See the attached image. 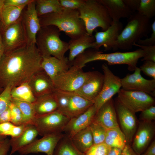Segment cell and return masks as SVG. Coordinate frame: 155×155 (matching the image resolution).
I'll return each instance as SVG.
<instances>
[{
	"instance_id": "44",
	"label": "cell",
	"mask_w": 155,
	"mask_h": 155,
	"mask_svg": "<svg viewBox=\"0 0 155 155\" xmlns=\"http://www.w3.org/2000/svg\"><path fill=\"white\" fill-rule=\"evenodd\" d=\"M152 33L150 37L144 39H140L137 43V44L143 46H155V21L151 25Z\"/></svg>"
},
{
	"instance_id": "57",
	"label": "cell",
	"mask_w": 155,
	"mask_h": 155,
	"mask_svg": "<svg viewBox=\"0 0 155 155\" xmlns=\"http://www.w3.org/2000/svg\"><path fill=\"white\" fill-rule=\"evenodd\" d=\"M4 88L0 87V94L3 91Z\"/></svg>"
},
{
	"instance_id": "50",
	"label": "cell",
	"mask_w": 155,
	"mask_h": 155,
	"mask_svg": "<svg viewBox=\"0 0 155 155\" xmlns=\"http://www.w3.org/2000/svg\"><path fill=\"white\" fill-rule=\"evenodd\" d=\"M10 112L9 107L0 114V124L10 122Z\"/></svg>"
},
{
	"instance_id": "36",
	"label": "cell",
	"mask_w": 155,
	"mask_h": 155,
	"mask_svg": "<svg viewBox=\"0 0 155 155\" xmlns=\"http://www.w3.org/2000/svg\"><path fill=\"white\" fill-rule=\"evenodd\" d=\"M89 127L92 133L94 145L104 143L107 129L93 122L90 124Z\"/></svg>"
},
{
	"instance_id": "14",
	"label": "cell",
	"mask_w": 155,
	"mask_h": 155,
	"mask_svg": "<svg viewBox=\"0 0 155 155\" xmlns=\"http://www.w3.org/2000/svg\"><path fill=\"white\" fill-rule=\"evenodd\" d=\"M141 71L139 67H137L133 73H128L121 79L122 88L143 92L154 97L155 96V79L144 78L142 76Z\"/></svg>"
},
{
	"instance_id": "11",
	"label": "cell",
	"mask_w": 155,
	"mask_h": 155,
	"mask_svg": "<svg viewBox=\"0 0 155 155\" xmlns=\"http://www.w3.org/2000/svg\"><path fill=\"white\" fill-rule=\"evenodd\" d=\"M102 68L104 83L100 94L94 101L93 105L97 111L104 103L118 94L121 87V78L112 72L107 64H102Z\"/></svg>"
},
{
	"instance_id": "2",
	"label": "cell",
	"mask_w": 155,
	"mask_h": 155,
	"mask_svg": "<svg viewBox=\"0 0 155 155\" xmlns=\"http://www.w3.org/2000/svg\"><path fill=\"white\" fill-rule=\"evenodd\" d=\"M144 53L140 48L133 51L111 53L103 52L92 48L87 49L78 55L74 60L73 65L82 69L88 63L96 61H103L108 65L125 64L130 71H134L140 59L142 58Z\"/></svg>"
},
{
	"instance_id": "17",
	"label": "cell",
	"mask_w": 155,
	"mask_h": 155,
	"mask_svg": "<svg viewBox=\"0 0 155 155\" xmlns=\"http://www.w3.org/2000/svg\"><path fill=\"white\" fill-rule=\"evenodd\" d=\"M104 81L103 74L98 71H88L85 82L74 92L83 98L93 102L100 94Z\"/></svg>"
},
{
	"instance_id": "54",
	"label": "cell",
	"mask_w": 155,
	"mask_h": 155,
	"mask_svg": "<svg viewBox=\"0 0 155 155\" xmlns=\"http://www.w3.org/2000/svg\"><path fill=\"white\" fill-rule=\"evenodd\" d=\"M4 52V49L2 42L1 35L0 26V60L3 56Z\"/></svg>"
},
{
	"instance_id": "58",
	"label": "cell",
	"mask_w": 155,
	"mask_h": 155,
	"mask_svg": "<svg viewBox=\"0 0 155 155\" xmlns=\"http://www.w3.org/2000/svg\"><path fill=\"white\" fill-rule=\"evenodd\" d=\"M9 155H11V154H9Z\"/></svg>"
},
{
	"instance_id": "45",
	"label": "cell",
	"mask_w": 155,
	"mask_h": 155,
	"mask_svg": "<svg viewBox=\"0 0 155 155\" xmlns=\"http://www.w3.org/2000/svg\"><path fill=\"white\" fill-rule=\"evenodd\" d=\"M33 0H4L3 7H20L26 6Z\"/></svg>"
},
{
	"instance_id": "30",
	"label": "cell",
	"mask_w": 155,
	"mask_h": 155,
	"mask_svg": "<svg viewBox=\"0 0 155 155\" xmlns=\"http://www.w3.org/2000/svg\"><path fill=\"white\" fill-rule=\"evenodd\" d=\"M104 143L111 147L124 148L126 144L125 137L119 126L107 129Z\"/></svg>"
},
{
	"instance_id": "20",
	"label": "cell",
	"mask_w": 155,
	"mask_h": 155,
	"mask_svg": "<svg viewBox=\"0 0 155 155\" xmlns=\"http://www.w3.org/2000/svg\"><path fill=\"white\" fill-rule=\"evenodd\" d=\"M114 100L112 98L104 103L97 111L92 122L106 129L119 126Z\"/></svg>"
},
{
	"instance_id": "51",
	"label": "cell",
	"mask_w": 155,
	"mask_h": 155,
	"mask_svg": "<svg viewBox=\"0 0 155 155\" xmlns=\"http://www.w3.org/2000/svg\"><path fill=\"white\" fill-rule=\"evenodd\" d=\"M140 155H155V141L152 142L146 150Z\"/></svg>"
},
{
	"instance_id": "7",
	"label": "cell",
	"mask_w": 155,
	"mask_h": 155,
	"mask_svg": "<svg viewBox=\"0 0 155 155\" xmlns=\"http://www.w3.org/2000/svg\"><path fill=\"white\" fill-rule=\"evenodd\" d=\"M70 119L66 115L57 110L47 114L36 115L32 125L36 127L38 135L43 136L63 132Z\"/></svg>"
},
{
	"instance_id": "23",
	"label": "cell",
	"mask_w": 155,
	"mask_h": 155,
	"mask_svg": "<svg viewBox=\"0 0 155 155\" xmlns=\"http://www.w3.org/2000/svg\"><path fill=\"white\" fill-rule=\"evenodd\" d=\"M69 103L64 114L70 119L83 114L94 104L93 102L83 98L74 92H69Z\"/></svg>"
},
{
	"instance_id": "3",
	"label": "cell",
	"mask_w": 155,
	"mask_h": 155,
	"mask_svg": "<svg viewBox=\"0 0 155 155\" xmlns=\"http://www.w3.org/2000/svg\"><path fill=\"white\" fill-rule=\"evenodd\" d=\"M39 18L41 27L55 26L71 39L78 38L86 32L78 10L64 8L60 12L47 14Z\"/></svg>"
},
{
	"instance_id": "46",
	"label": "cell",
	"mask_w": 155,
	"mask_h": 155,
	"mask_svg": "<svg viewBox=\"0 0 155 155\" xmlns=\"http://www.w3.org/2000/svg\"><path fill=\"white\" fill-rule=\"evenodd\" d=\"M22 124L18 125H14L9 132L8 136H11V138L19 136L23 131L26 125Z\"/></svg>"
},
{
	"instance_id": "10",
	"label": "cell",
	"mask_w": 155,
	"mask_h": 155,
	"mask_svg": "<svg viewBox=\"0 0 155 155\" xmlns=\"http://www.w3.org/2000/svg\"><path fill=\"white\" fill-rule=\"evenodd\" d=\"M0 33L4 52L11 51L28 44L21 17L15 23L0 30Z\"/></svg>"
},
{
	"instance_id": "32",
	"label": "cell",
	"mask_w": 155,
	"mask_h": 155,
	"mask_svg": "<svg viewBox=\"0 0 155 155\" xmlns=\"http://www.w3.org/2000/svg\"><path fill=\"white\" fill-rule=\"evenodd\" d=\"M35 5L39 17L49 13L60 12L64 9L59 0H36Z\"/></svg>"
},
{
	"instance_id": "25",
	"label": "cell",
	"mask_w": 155,
	"mask_h": 155,
	"mask_svg": "<svg viewBox=\"0 0 155 155\" xmlns=\"http://www.w3.org/2000/svg\"><path fill=\"white\" fill-rule=\"evenodd\" d=\"M38 135L36 127L33 125L26 126L22 133L18 136L11 138L9 142L12 155L21 148L29 144L36 139Z\"/></svg>"
},
{
	"instance_id": "38",
	"label": "cell",
	"mask_w": 155,
	"mask_h": 155,
	"mask_svg": "<svg viewBox=\"0 0 155 155\" xmlns=\"http://www.w3.org/2000/svg\"><path fill=\"white\" fill-rule=\"evenodd\" d=\"M9 107L11 115L10 122L16 125L24 124L22 113L18 106L11 101Z\"/></svg>"
},
{
	"instance_id": "53",
	"label": "cell",
	"mask_w": 155,
	"mask_h": 155,
	"mask_svg": "<svg viewBox=\"0 0 155 155\" xmlns=\"http://www.w3.org/2000/svg\"><path fill=\"white\" fill-rule=\"evenodd\" d=\"M122 150L118 148L111 147L108 155H121Z\"/></svg>"
},
{
	"instance_id": "55",
	"label": "cell",
	"mask_w": 155,
	"mask_h": 155,
	"mask_svg": "<svg viewBox=\"0 0 155 155\" xmlns=\"http://www.w3.org/2000/svg\"><path fill=\"white\" fill-rule=\"evenodd\" d=\"M4 0H0V18L2 9L4 6Z\"/></svg>"
},
{
	"instance_id": "19",
	"label": "cell",
	"mask_w": 155,
	"mask_h": 155,
	"mask_svg": "<svg viewBox=\"0 0 155 155\" xmlns=\"http://www.w3.org/2000/svg\"><path fill=\"white\" fill-rule=\"evenodd\" d=\"M96 112L93 104L83 114L70 119L65 127L63 132L71 138L77 133L89 126L92 122Z\"/></svg>"
},
{
	"instance_id": "8",
	"label": "cell",
	"mask_w": 155,
	"mask_h": 155,
	"mask_svg": "<svg viewBox=\"0 0 155 155\" xmlns=\"http://www.w3.org/2000/svg\"><path fill=\"white\" fill-rule=\"evenodd\" d=\"M88 74L82 69L73 65L67 71L57 76L53 80L55 88L69 92H74L82 85Z\"/></svg>"
},
{
	"instance_id": "41",
	"label": "cell",
	"mask_w": 155,
	"mask_h": 155,
	"mask_svg": "<svg viewBox=\"0 0 155 155\" xmlns=\"http://www.w3.org/2000/svg\"><path fill=\"white\" fill-rule=\"evenodd\" d=\"M64 9L78 10L85 3L86 0H59Z\"/></svg>"
},
{
	"instance_id": "26",
	"label": "cell",
	"mask_w": 155,
	"mask_h": 155,
	"mask_svg": "<svg viewBox=\"0 0 155 155\" xmlns=\"http://www.w3.org/2000/svg\"><path fill=\"white\" fill-rule=\"evenodd\" d=\"M106 9L113 21L128 18L133 13L123 0H98Z\"/></svg>"
},
{
	"instance_id": "43",
	"label": "cell",
	"mask_w": 155,
	"mask_h": 155,
	"mask_svg": "<svg viewBox=\"0 0 155 155\" xmlns=\"http://www.w3.org/2000/svg\"><path fill=\"white\" fill-rule=\"evenodd\" d=\"M140 119L142 121L151 122L155 119V106H152L141 112Z\"/></svg>"
},
{
	"instance_id": "37",
	"label": "cell",
	"mask_w": 155,
	"mask_h": 155,
	"mask_svg": "<svg viewBox=\"0 0 155 155\" xmlns=\"http://www.w3.org/2000/svg\"><path fill=\"white\" fill-rule=\"evenodd\" d=\"M12 88L8 86L0 94V114L7 109L12 101L11 90Z\"/></svg>"
},
{
	"instance_id": "49",
	"label": "cell",
	"mask_w": 155,
	"mask_h": 155,
	"mask_svg": "<svg viewBox=\"0 0 155 155\" xmlns=\"http://www.w3.org/2000/svg\"><path fill=\"white\" fill-rule=\"evenodd\" d=\"M10 147L9 140L5 138L0 143V155H7Z\"/></svg>"
},
{
	"instance_id": "40",
	"label": "cell",
	"mask_w": 155,
	"mask_h": 155,
	"mask_svg": "<svg viewBox=\"0 0 155 155\" xmlns=\"http://www.w3.org/2000/svg\"><path fill=\"white\" fill-rule=\"evenodd\" d=\"M133 46L139 47L143 51L144 55L142 61H149L155 62V46H146L134 43Z\"/></svg>"
},
{
	"instance_id": "34",
	"label": "cell",
	"mask_w": 155,
	"mask_h": 155,
	"mask_svg": "<svg viewBox=\"0 0 155 155\" xmlns=\"http://www.w3.org/2000/svg\"><path fill=\"white\" fill-rule=\"evenodd\" d=\"M12 101L20 109L22 115L24 124L32 125L36 116L32 103L13 98Z\"/></svg>"
},
{
	"instance_id": "18",
	"label": "cell",
	"mask_w": 155,
	"mask_h": 155,
	"mask_svg": "<svg viewBox=\"0 0 155 155\" xmlns=\"http://www.w3.org/2000/svg\"><path fill=\"white\" fill-rule=\"evenodd\" d=\"M155 133V126L153 122L142 121L140 123L131 146L138 155L142 154L149 146Z\"/></svg>"
},
{
	"instance_id": "22",
	"label": "cell",
	"mask_w": 155,
	"mask_h": 155,
	"mask_svg": "<svg viewBox=\"0 0 155 155\" xmlns=\"http://www.w3.org/2000/svg\"><path fill=\"white\" fill-rule=\"evenodd\" d=\"M71 66L67 57L65 56L61 59L52 56L42 57L41 68L52 80L58 75L68 70Z\"/></svg>"
},
{
	"instance_id": "52",
	"label": "cell",
	"mask_w": 155,
	"mask_h": 155,
	"mask_svg": "<svg viewBox=\"0 0 155 155\" xmlns=\"http://www.w3.org/2000/svg\"><path fill=\"white\" fill-rule=\"evenodd\" d=\"M121 155H138L132 149L131 145L126 144L122 149Z\"/></svg>"
},
{
	"instance_id": "48",
	"label": "cell",
	"mask_w": 155,
	"mask_h": 155,
	"mask_svg": "<svg viewBox=\"0 0 155 155\" xmlns=\"http://www.w3.org/2000/svg\"><path fill=\"white\" fill-rule=\"evenodd\" d=\"M14 125L11 122L0 124V135L6 137Z\"/></svg>"
},
{
	"instance_id": "5",
	"label": "cell",
	"mask_w": 155,
	"mask_h": 155,
	"mask_svg": "<svg viewBox=\"0 0 155 155\" xmlns=\"http://www.w3.org/2000/svg\"><path fill=\"white\" fill-rule=\"evenodd\" d=\"M56 26L41 27L36 36V44L42 57L52 56L61 59L69 50L68 43L62 40Z\"/></svg>"
},
{
	"instance_id": "13",
	"label": "cell",
	"mask_w": 155,
	"mask_h": 155,
	"mask_svg": "<svg viewBox=\"0 0 155 155\" xmlns=\"http://www.w3.org/2000/svg\"><path fill=\"white\" fill-rule=\"evenodd\" d=\"M61 133L46 135L39 139H35L29 144L18 152L21 155L31 153H44L47 155H53L55 147L60 140L64 135Z\"/></svg>"
},
{
	"instance_id": "4",
	"label": "cell",
	"mask_w": 155,
	"mask_h": 155,
	"mask_svg": "<svg viewBox=\"0 0 155 155\" xmlns=\"http://www.w3.org/2000/svg\"><path fill=\"white\" fill-rule=\"evenodd\" d=\"M150 19L140 14L133 13L128 18L127 23L119 35L116 42L117 49L129 50L134 43L148 37L151 32Z\"/></svg>"
},
{
	"instance_id": "47",
	"label": "cell",
	"mask_w": 155,
	"mask_h": 155,
	"mask_svg": "<svg viewBox=\"0 0 155 155\" xmlns=\"http://www.w3.org/2000/svg\"><path fill=\"white\" fill-rule=\"evenodd\" d=\"M123 0L133 13L137 11L140 6V0Z\"/></svg>"
},
{
	"instance_id": "24",
	"label": "cell",
	"mask_w": 155,
	"mask_h": 155,
	"mask_svg": "<svg viewBox=\"0 0 155 155\" xmlns=\"http://www.w3.org/2000/svg\"><path fill=\"white\" fill-rule=\"evenodd\" d=\"M95 40L94 36L89 35L87 32L78 38L70 40L68 42L69 53L67 58L71 66L78 55L87 49L92 48Z\"/></svg>"
},
{
	"instance_id": "56",
	"label": "cell",
	"mask_w": 155,
	"mask_h": 155,
	"mask_svg": "<svg viewBox=\"0 0 155 155\" xmlns=\"http://www.w3.org/2000/svg\"><path fill=\"white\" fill-rule=\"evenodd\" d=\"M6 137L0 135V143L2 142Z\"/></svg>"
},
{
	"instance_id": "21",
	"label": "cell",
	"mask_w": 155,
	"mask_h": 155,
	"mask_svg": "<svg viewBox=\"0 0 155 155\" xmlns=\"http://www.w3.org/2000/svg\"><path fill=\"white\" fill-rule=\"evenodd\" d=\"M28 82L36 98L52 93L55 89L52 80L42 68L36 72Z\"/></svg>"
},
{
	"instance_id": "27",
	"label": "cell",
	"mask_w": 155,
	"mask_h": 155,
	"mask_svg": "<svg viewBox=\"0 0 155 155\" xmlns=\"http://www.w3.org/2000/svg\"><path fill=\"white\" fill-rule=\"evenodd\" d=\"M32 104L36 115L49 113L58 109L57 101L53 92L36 98Z\"/></svg>"
},
{
	"instance_id": "42",
	"label": "cell",
	"mask_w": 155,
	"mask_h": 155,
	"mask_svg": "<svg viewBox=\"0 0 155 155\" xmlns=\"http://www.w3.org/2000/svg\"><path fill=\"white\" fill-rule=\"evenodd\" d=\"M139 68L146 75L155 79V62L144 61Z\"/></svg>"
},
{
	"instance_id": "35",
	"label": "cell",
	"mask_w": 155,
	"mask_h": 155,
	"mask_svg": "<svg viewBox=\"0 0 155 155\" xmlns=\"http://www.w3.org/2000/svg\"><path fill=\"white\" fill-rule=\"evenodd\" d=\"M137 11L141 15L150 19L155 15V0H140Z\"/></svg>"
},
{
	"instance_id": "15",
	"label": "cell",
	"mask_w": 155,
	"mask_h": 155,
	"mask_svg": "<svg viewBox=\"0 0 155 155\" xmlns=\"http://www.w3.org/2000/svg\"><path fill=\"white\" fill-rule=\"evenodd\" d=\"M123 29V24L120 21H113L106 30L96 32L94 36L95 40L92 49L99 50L103 46L106 51L117 50V40Z\"/></svg>"
},
{
	"instance_id": "31",
	"label": "cell",
	"mask_w": 155,
	"mask_h": 155,
	"mask_svg": "<svg viewBox=\"0 0 155 155\" xmlns=\"http://www.w3.org/2000/svg\"><path fill=\"white\" fill-rule=\"evenodd\" d=\"M53 155H85L75 146L71 138L65 134L57 144Z\"/></svg>"
},
{
	"instance_id": "12",
	"label": "cell",
	"mask_w": 155,
	"mask_h": 155,
	"mask_svg": "<svg viewBox=\"0 0 155 155\" xmlns=\"http://www.w3.org/2000/svg\"><path fill=\"white\" fill-rule=\"evenodd\" d=\"M114 103L121 130L125 136L126 144L131 145L137 129V120L135 114L123 104L117 97L115 99Z\"/></svg>"
},
{
	"instance_id": "9",
	"label": "cell",
	"mask_w": 155,
	"mask_h": 155,
	"mask_svg": "<svg viewBox=\"0 0 155 155\" xmlns=\"http://www.w3.org/2000/svg\"><path fill=\"white\" fill-rule=\"evenodd\" d=\"M117 98L124 106L133 113L141 112L155 104L154 98L141 91L121 89Z\"/></svg>"
},
{
	"instance_id": "33",
	"label": "cell",
	"mask_w": 155,
	"mask_h": 155,
	"mask_svg": "<svg viewBox=\"0 0 155 155\" xmlns=\"http://www.w3.org/2000/svg\"><path fill=\"white\" fill-rule=\"evenodd\" d=\"M11 93L12 98L20 101L33 103L36 99L28 82L13 88Z\"/></svg>"
},
{
	"instance_id": "39",
	"label": "cell",
	"mask_w": 155,
	"mask_h": 155,
	"mask_svg": "<svg viewBox=\"0 0 155 155\" xmlns=\"http://www.w3.org/2000/svg\"><path fill=\"white\" fill-rule=\"evenodd\" d=\"M111 147L104 143L92 145L85 155H108Z\"/></svg>"
},
{
	"instance_id": "1",
	"label": "cell",
	"mask_w": 155,
	"mask_h": 155,
	"mask_svg": "<svg viewBox=\"0 0 155 155\" xmlns=\"http://www.w3.org/2000/svg\"><path fill=\"white\" fill-rule=\"evenodd\" d=\"M42 60L36 44L4 52L0 60V87L12 88L28 82L42 69Z\"/></svg>"
},
{
	"instance_id": "29",
	"label": "cell",
	"mask_w": 155,
	"mask_h": 155,
	"mask_svg": "<svg viewBox=\"0 0 155 155\" xmlns=\"http://www.w3.org/2000/svg\"><path fill=\"white\" fill-rule=\"evenodd\" d=\"M71 139L77 148L85 154L94 145L93 137L89 126L77 133Z\"/></svg>"
},
{
	"instance_id": "28",
	"label": "cell",
	"mask_w": 155,
	"mask_h": 155,
	"mask_svg": "<svg viewBox=\"0 0 155 155\" xmlns=\"http://www.w3.org/2000/svg\"><path fill=\"white\" fill-rule=\"evenodd\" d=\"M26 6L20 7H3L0 18V30H4L17 21L20 18L22 11Z\"/></svg>"
},
{
	"instance_id": "16",
	"label": "cell",
	"mask_w": 155,
	"mask_h": 155,
	"mask_svg": "<svg viewBox=\"0 0 155 155\" xmlns=\"http://www.w3.org/2000/svg\"><path fill=\"white\" fill-rule=\"evenodd\" d=\"M21 20L26 35L28 44H36V35L41 27L36 9L35 0H33L25 7Z\"/></svg>"
},
{
	"instance_id": "6",
	"label": "cell",
	"mask_w": 155,
	"mask_h": 155,
	"mask_svg": "<svg viewBox=\"0 0 155 155\" xmlns=\"http://www.w3.org/2000/svg\"><path fill=\"white\" fill-rule=\"evenodd\" d=\"M78 10L86 32L89 35H92L98 27L100 28L102 31H105L112 22L106 9L98 0H86L84 4Z\"/></svg>"
}]
</instances>
